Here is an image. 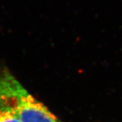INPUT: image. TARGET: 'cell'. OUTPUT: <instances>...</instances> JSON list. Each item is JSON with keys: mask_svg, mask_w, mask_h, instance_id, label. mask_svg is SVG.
Returning <instances> with one entry per match:
<instances>
[{"mask_svg": "<svg viewBox=\"0 0 122 122\" xmlns=\"http://www.w3.org/2000/svg\"><path fill=\"white\" fill-rule=\"evenodd\" d=\"M0 104L21 122H61L8 71L0 74Z\"/></svg>", "mask_w": 122, "mask_h": 122, "instance_id": "obj_1", "label": "cell"}, {"mask_svg": "<svg viewBox=\"0 0 122 122\" xmlns=\"http://www.w3.org/2000/svg\"><path fill=\"white\" fill-rule=\"evenodd\" d=\"M0 122H21L14 114L0 104Z\"/></svg>", "mask_w": 122, "mask_h": 122, "instance_id": "obj_2", "label": "cell"}]
</instances>
